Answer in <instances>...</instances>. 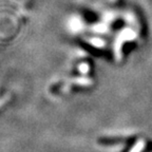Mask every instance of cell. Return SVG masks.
Instances as JSON below:
<instances>
[{
	"label": "cell",
	"mask_w": 152,
	"mask_h": 152,
	"mask_svg": "<svg viewBox=\"0 0 152 152\" xmlns=\"http://www.w3.org/2000/svg\"><path fill=\"white\" fill-rule=\"evenodd\" d=\"M145 146H146L145 140H138L137 144H135V146H134V147L131 149L130 152H142V150L145 148Z\"/></svg>",
	"instance_id": "1"
}]
</instances>
